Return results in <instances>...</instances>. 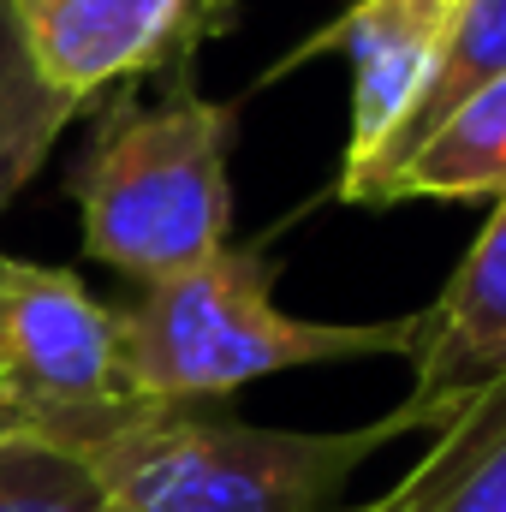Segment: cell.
Wrapping results in <instances>:
<instances>
[{
    "instance_id": "ba28073f",
    "label": "cell",
    "mask_w": 506,
    "mask_h": 512,
    "mask_svg": "<svg viewBox=\"0 0 506 512\" xmlns=\"http://www.w3.org/2000/svg\"><path fill=\"white\" fill-rule=\"evenodd\" d=\"M364 512H506V382L465 399L429 453Z\"/></svg>"
},
{
    "instance_id": "8fae6325",
    "label": "cell",
    "mask_w": 506,
    "mask_h": 512,
    "mask_svg": "<svg viewBox=\"0 0 506 512\" xmlns=\"http://www.w3.org/2000/svg\"><path fill=\"white\" fill-rule=\"evenodd\" d=\"M84 108L60 90L42 84L24 30H18V6L0 0V215L24 197V185L42 173V161L54 155V143Z\"/></svg>"
},
{
    "instance_id": "3957f363",
    "label": "cell",
    "mask_w": 506,
    "mask_h": 512,
    "mask_svg": "<svg viewBox=\"0 0 506 512\" xmlns=\"http://www.w3.org/2000/svg\"><path fill=\"white\" fill-rule=\"evenodd\" d=\"M417 429L405 405L358 429H262L203 405H143L84 453L120 512H346L364 459Z\"/></svg>"
},
{
    "instance_id": "30bf717a",
    "label": "cell",
    "mask_w": 506,
    "mask_h": 512,
    "mask_svg": "<svg viewBox=\"0 0 506 512\" xmlns=\"http://www.w3.org/2000/svg\"><path fill=\"white\" fill-rule=\"evenodd\" d=\"M501 78H506V0H465L459 18H453V30H447V42H441V54H435V66H429V78H423V90L411 96L399 131L387 137V149L370 161V173L352 191H340V203L376 209V191L387 185V173L441 126L453 108H465L471 96H483Z\"/></svg>"
},
{
    "instance_id": "7c38bea8",
    "label": "cell",
    "mask_w": 506,
    "mask_h": 512,
    "mask_svg": "<svg viewBox=\"0 0 506 512\" xmlns=\"http://www.w3.org/2000/svg\"><path fill=\"white\" fill-rule=\"evenodd\" d=\"M0 512H120L84 447L12 435L0 441Z\"/></svg>"
},
{
    "instance_id": "8992f818",
    "label": "cell",
    "mask_w": 506,
    "mask_h": 512,
    "mask_svg": "<svg viewBox=\"0 0 506 512\" xmlns=\"http://www.w3.org/2000/svg\"><path fill=\"white\" fill-rule=\"evenodd\" d=\"M459 6L465 0H358L340 24H328L316 42H304L292 60L274 66V72H292L322 48H346V60H352V137H346V161H340V191H352L370 173V161L399 131L411 96L423 90V78H429V66L459 18Z\"/></svg>"
},
{
    "instance_id": "7a4b0ae2",
    "label": "cell",
    "mask_w": 506,
    "mask_h": 512,
    "mask_svg": "<svg viewBox=\"0 0 506 512\" xmlns=\"http://www.w3.org/2000/svg\"><path fill=\"white\" fill-rule=\"evenodd\" d=\"M233 137L239 102L197 96L185 72L155 102L114 96L72 173L84 251L137 286L215 256L233 233Z\"/></svg>"
},
{
    "instance_id": "4fadbf2b",
    "label": "cell",
    "mask_w": 506,
    "mask_h": 512,
    "mask_svg": "<svg viewBox=\"0 0 506 512\" xmlns=\"http://www.w3.org/2000/svg\"><path fill=\"white\" fill-rule=\"evenodd\" d=\"M358 512H364V507H358Z\"/></svg>"
},
{
    "instance_id": "277c9868",
    "label": "cell",
    "mask_w": 506,
    "mask_h": 512,
    "mask_svg": "<svg viewBox=\"0 0 506 512\" xmlns=\"http://www.w3.org/2000/svg\"><path fill=\"white\" fill-rule=\"evenodd\" d=\"M143 399L120 370V310L72 268L0 251V441L36 435L96 447Z\"/></svg>"
},
{
    "instance_id": "6da1fadb",
    "label": "cell",
    "mask_w": 506,
    "mask_h": 512,
    "mask_svg": "<svg viewBox=\"0 0 506 512\" xmlns=\"http://www.w3.org/2000/svg\"><path fill=\"white\" fill-rule=\"evenodd\" d=\"M417 316L310 322L274 304V268L256 245H221L197 268L155 280L120 310V370L143 405H209L262 376L358 358H411Z\"/></svg>"
},
{
    "instance_id": "9c48e42d",
    "label": "cell",
    "mask_w": 506,
    "mask_h": 512,
    "mask_svg": "<svg viewBox=\"0 0 506 512\" xmlns=\"http://www.w3.org/2000/svg\"><path fill=\"white\" fill-rule=\"evenodd\" d=\"M506 197V78L453 108L376 191L393 203H501Z\"/></svg>"
},
{
    "instance_id": "5b68a950",
    "label": "cell",
    "mask_w": 506,
    "mask_h": 512,
    "mask_svg": "<svg viewBox=\"0 0 506 512\" xmlns=\"http://www.w3.org/2000/svg\"><path fill=\"white\" fill-rule=\"evenodd\" d=\"M48 90L90 108L149 72H185L233 24V0H12Z\"/></svg>"
},
{
    "instance_id": "52a82bcc",
    "label": "cell",
    "mask_w": 506,
    "mask_h": 512,
    "mask_svg": "<svg viewBox=\"0 0 506 512\" xmlns=\"http://www.w3.org/2000/svg\"><path fill=\"white\" fill-rule=\"evenodd\" d=\"M495 382H506V197L441 286V298L417 310L411 393L399 405L435 435L465 399Z\"/></svg>"
}]
</instances>
